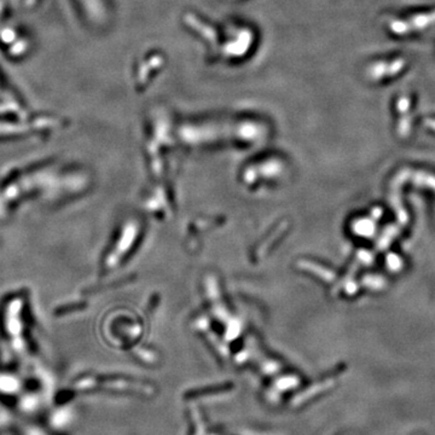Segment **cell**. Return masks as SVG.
<instances>
[{"mask_svg": "<svg viewBox=\"0 0 435 435\" xmlns=\"http://www.w3.org/2000/svg\"><path fill=\"white\" fill-rule=\"evenodd\" d=\"M22 299H14V301L9 305L5 315V322H6V330L9 332V336L14 341V346L17 347L16 350H21L23 346L22 340Z\"/></svg>", "mask_w": 435, "mask_h": 435, "instance_id": "1", "label": "cell"}]
</instances>
